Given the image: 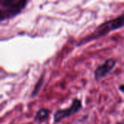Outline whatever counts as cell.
<instances>
[{"label": "cell", "mask_w": 124, "mask_h": 124, "mask_svg": "<svg viewBox=\"0 0 124 124\" xmlns=\"http://www.w3.org/2000/svg\"><path fill=\"white\" fill-rule=\"evenodd\" d=\"M124 27V12L121 15H119L115 18H113L110 20H107V21L100 24L94 30V32H92L88 36H86L83 39H82L80 41L79 45H82V44H86L88 42H90L91 41L98 39L101 37L105 36L110 32L114 31L118 29H120Z\"/></svg>", "instance_id": "6da1fadb"}, {"label": "cell", "mask_w": 124, "mask_h": 124, "mask_svg": "<svg viewBox=\"0 0 124 124\" xmlns=\"http://www.w3.org/2000/svg\"><path fill=\"white\" fill-rule=\"evenodd\" d=\"M28 1L25 0H1L0 22L17 15L25 8Z\"/></svg>", "instance_id": "7a4b0ae2"}, {"label": "cell", "mask_w": 124, "mask_h": 124, "mask_svg": "<svg viewBox=\"0 0 124 124\" xmlns=\"http://www.w3.org/2000/svg\"><path fill=\"white\" fill-rule=\"evenodd\" d=\"M82 108V102L80 100L75 99L73 100L72 105L66 109L59 110H58L55 115H54V123H58L61 120H63L65 118L69 117L77 112L80 111V110Z\"/></svg>", "instance_id": "3957f363"}, {"label": "cell", "mask_w": 124, "mask_h": 124, "mask_svg": "<svg viewBox=\"0 0 124 124\" xmlns=\"http://www.w3.org/2000/svg\"><path fill=\"white\" fill-rule=\"evenodd\" d=\"M116 63H117V60L113 57L107 59L102 65L98 66L94 70L95 79L96 81H99L105 78L109 73H110L113 70Z\"/></svg>", "instance_id": "277c9868"}, {"label": "cell", "mask_w": 124, "mask_h": 124, "mask_svg": "<svg viewBox=\"0 0 124 124\" xmlns=\"http://www.w3.org/2000/svg\"><path fill=\"white\" fill-rule=\"evenodd\" d=\"M49 113H50V112L48 110H46V109H41V110H39L37 113V114L35 116V120L37 121H45V120H46L48 118Z\"/></svg>", "instance_id": "5b68a950"}, {"label": "cell", "mask_w": 124, "mask_h": 124, "mask_svg": "<svg viewBox=\"0 0 124 124\" xmlns=\"http://www.w3.org/2000/svg\"><path fill=\"white\" fill-rule=\"evenodd\" d=\"M42 83H43V79L42 80V81H41V80H39V81H38V83H37V86H35V88H34V90L33 91V96H34L35 94H37V92H39V90L40 87H42Z\"/></svg>", "instance_id": "8992f818"}, {"label": "cell", "mask_w": 124, "mask_h": 124, "mask_svg": "<svg viewBox=\"0 0 124 124\" xmlns=\"http://www.w3.org/2000/svg\"><path fill=\"white\" fill-rule=\"evenodd\" d=\"M119 90H120L121 92L124 93V84H121V85L119 86Z\"/></svg>", "instance_id": "52a82bcc"}, {"label": "cell", "mask_w": 124, "mask_h": 124, "mask_svg": "<svg viewBox=\"0 0 124 124\" xmlns=\"http://www.w3.org/2000/svg\"><path fill=\"white\" fill-rule=\"evenodd\" d=\"M117 124H124V121H120L119 123H118Z\"/></svg>", "instance_id": "ba28073f"}]
</instances>
